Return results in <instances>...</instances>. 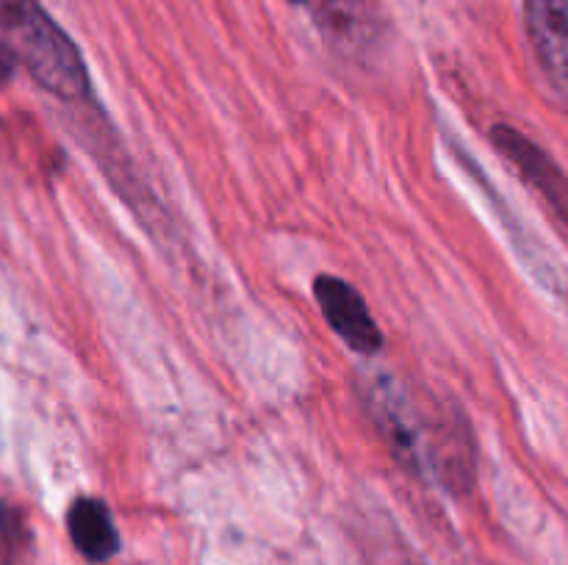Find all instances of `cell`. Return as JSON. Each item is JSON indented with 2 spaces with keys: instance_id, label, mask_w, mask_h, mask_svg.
Listing matches in <instances>:
<instances>
[{
  "instance_id": "1",
  "label": "cell",
  "mask_w": 568,
  "mask_h": 565,
  "mask_svg": "<svg viewBox=\"0 0 568 565\" xmlns=\"http://www.w3.org/2000/svg\"><path fill=\"white\" fill-rule=\"evenodd\" d=\"M0 50L44 92L61 100H83L89 94L81 50L39 0H0Z\"/></svg>"
},
{
  "instance_id": "2",
  "label": "cell",
  "mask_w": 568,
  "mask_h": 565,
  "mask_svg": "<svg viewBox=\"0 0 568 565\" xmlns=\"http://www.w3.org/2000/svg\"><path fill=\"white\" fill-rule=\"evenodd\" d=\"M314 294L322 316L347 347L364 355L377 352L383 347L381 327L372 319L364 297L349 282H344L342 277L320 275L314 282Z\"/></svg>"
},
{
  "instance_id": "3",
  "label": "cell",
  "mask_w": 568,
  "mask_h": 565,
  "mask_svg": "<svg viewBox=\"0 0 568 565\" xmlns=\"http://www.w3.org/2000/svg\"><path fill=\"white\" fill-rule=\"evenodd\" d=\"M491 142L568 225V177L564 175V170L536 142H530L525 133L510 125L494 127Z\"/></svg>"
},
{
  "instance_id": "4",
  "label": "cell",
  "mask_w": 568,
  "mask_h": 565,
  "mask_svg": "<svg viewBox=\"0 0 568 565\" xmlns=\"http://www.w3.org/2000/svg\"><path fill=\"white\" fill-rule=\"evenodd\" d=\"M532 50L568 97V0H525Z\"/></svg>"
},
{
  "instance_id": "5",
  "label": "cell",
  "mask_w": 568,
  "mask_h": 565,
  "mask_svg": "<svg viewBox=\"0 0 568 565\" xmlns=\"http://www.w3.org/2000/svg\"><path fill=\"white\" fill-rule=\"evenodd\" d=\"M67 530L78 552L92 563H105L120 548V535L109 507L100 499H78L67 513Z\"/></svg>"
},
{
  "instance_id": "6",
  "label": "cell",
  "mask_w": 568,
  "mask_h": 565,
  "mask_svg": "<svg viewBox=\"0 0 568 565\" xmlns=\"http://www.w3.org/2000/svg\"><path fill=\"white\" fill-rule=\"evenodd\" d=\"M28 548V526L22 513L0 499V565H17Z\"/></svg>"
},
{
  "instance_id": "7",
  "label": "cell",
  "mask_w": 568,
  "mask_h": 565,
  "mask_svg": "<svg viewBox=\"0 0 568 565\" xmlns=\"http://www.w3.org/2000/svg\"><path fill=\"white\" fill-rule=\"evenodd\" d=\"M14 61L9 59V55L3 53V50H0V83H6L11 78V72H14Z\"/></svg>"
},
{
  "instance_id": "8",
  "label": "cell",
  "mask_w": 568,
  "mask_h": 565,
  "mask_svg": "<svg viewBox=\"0 0 568 565\" xmlns=\"http://www.w3.org/2000/svg\"><path fill=\"white\" fill-rule=\"evenodd\" d=\"M292 3H303V0H292Z\"/></svg>"
}]
</instances>
